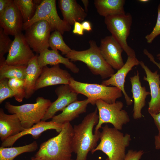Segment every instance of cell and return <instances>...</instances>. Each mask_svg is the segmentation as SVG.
<instances>
[{"instance_id": "6da1fadb", "label": "cell", "mask_w": 160, "mask_h": 160, "mask_svg": "<svg viewBox=\"0 0 160 160\" xmlns=\"http://www.w3.org/2000/svg\"><path fill=\"white\" fill-rule=\"evenodd\" d=\"M97 111L96 108L87 115L81 122L74 126L72 148L73 152L76 154L75 160H87L88 153L97 145L101 132L93 133V129L99 120Z\"/></svg>"}, {"instance_id": "7a4b0ae2", "label": "cell", "mask_w": 160, "mask_h": 160, "mask_svg": "<svg viewBox=\"0 0 160 160\" xmlns=\"http://www.w3.org/2000/svg\"><path fill=\"white\" fill-rule=\"evenodd\" d=\"M73 128L70 122L63 124L55 136L42 143L32 160H71Z\"/></svg>"}, {"instance_id": "3957f363", "label": "cell", "mask_w": 160, "mask_h": 160, "mask_svg": "<svg viewBox=\"0 0 160 160\" xmlns=\"http://www.w3.org/2000/svg\"><path fill=\"white\" fill-rule=\"evenodd\" d=\"M101 128L100 142L92 153L100 151L107 155L109 160H124L126 155V148L131 140L130 135L127 133L124 134L107 124Z\"/></svg>"}, {"instance_id": "277c9868", "label": "cell", "mask_w": 160, "mask_h": 160, "mask_svg": "<svg viewBox=\"0 0 160 160\" xmlns=\"http://www.w3.org/2000/svg\"><path fill=\"white\" fill-rule=\"evenodd\" d=\"M89 48L86 50H71L65 55L71 62L79 61L85 64L94 75L102 79L110 77L115 73L113 69L103 57L99 47L93 40L89 41Z\"/></svg>"}, {"instance_id": "5b68a950", "label": "cell", "mask_w": 160, "mask_h": 160, "mask_svg": "<svg viewBox=\"0 0 160 160\" xmlns=\"http://www.w3.org/2000/svg\"><path fill=\"white\" fill-rule=\"evenodd\" d=\"M52 103L49 100L38 97L35 103L15 105L7 102L5 108L9 113L17 114L23 128L28 129L41 121Z\"/></svg>"}, {"instance_id": "8992f818", "label": "cell", "mask_w": 160, "mask_h": 160, "mask_svg": "<svg viewBox=\"0 0 160 160\" xmlns=\"http://www.w3.org/2000/svg\"><path fill=\"white\" fill-rule=\"evenodd\" d=\"M69 85L77 93L86 96L89 100L90 104L93 105L98 100L108 103H113L122 96L121 91L116 87L106 86L102 84L82 82L75 80L73 77Z\"/></svg>"}, {"instance_id": "52a82bcc", "label": "cell", "mask_w": 160, "mask_h": 160, "mask_svg": "<svg viewBox=\"0 0 160 160\" xmlns=\"http://www.w3.org/2000/svg\"><path fill=\"white\" fill-rule=\"evenodd\" d=\"M104 22L111 36L119 44L127 57H135V51L127 43L132 22L129 13L110 15L105 17Z\"/></svg>"}, {"instance_id": "ba28073f", "label": "cell", "mask_w": 160, "mask_h": 160, "mask_svg": "<svg viewBox=\"0 0 160 160\" xmlns=\"http://www.w3.org/2000/svg\"><path fill=\"white\" fill-rule=\"evenodd\" d=\"M40 20H45L49 24L51 31L57 30L62 35L71 29V26L61 19L58 15L55 0H42L37 6L32 18L23 23V30L25 31L33 24Z\"/></svg>"}, {"instance_id": "9c48e42d", "label": "cell", "mask_w": 160, "mask_h": 160, "mask_svg": "<svg viewBox=\"0 0 160 160\" xmlns=\"http://www.w3.org/2000/svg\"><path fill=\"white\" fill-rule=\"evenodd\" d=\"M95 105L99 112V120L95 132L99 131L102 125L105 123L111 124L114 128L120 130L123 125L130 121L128 113L122 109L124 104L121 101H117L110 104L98 100L96 101Z\"/></svg>"}, {"instance_id": "30bf717a", "label": "cell", "mask_w": 160, "mask_h": 160, "mask_svg": "<svg viewBox=\"0 0 160 160\" xmlns=\"http://www.w3.org/2000/svg\"><path fill=\"white\" fill-rule=\"evenodd\" d=\"M25 31V39L34 51L39 54L48 49L51 30L50 25L47 21L44 20L37 21Z\"/></svg>"}, {"instance_id": "8fae6325", "label": "cell", "mask_w": 160, "mask_h": 160, "mask_svg": "<svg viewBox=\"0 0 160 160\" xmlns=\"http://www.w3.org/2000/svg\"><path fill=\"white\" fill-rule=\"evenodd\" d=\"M22 33L16 34L8 52L5 62L8 65L27 66L35 55Z\"/></svg>"}, {"instance_id": "7c38bea8", "label": "cell", "mask_w": 160, "mask_h": 160, "mask_svg": "<svg viewBox=\"0 0 160 160\" xmlns=\"http://www.w3.org/2000/svg\"><path fill=\"white\" fill-rule=\"evenodd\" d=\"M72 77L67 71L61 68L60 65L42 68L36 81L35 90L49 86L58 84H69Z\"/></svg>"}, {"instance_id": "4fadbf2b", "label": "cell", "mask_w": 160, "mask_h": 160, "mask_svg": "<svg viewBox=\"0 0 160 160\" xmlns=\"http://www.w3.org/2000/svg\"><path fill=\"white\" fill-rule=\"evenodd\" d=\"M99 47L103 57L113 69L118 70L123 66L124 63L122 53L124 51L112 36L101 39Z\"/></svg>"}, {"instance_id": "5bb4252c", "label": "cell", "mask_w": 160, "mask_h": 160, "mask_svg": "<svg viewBox=\"0 0 160 160\" xmlns=\"http://www.w3.org/2000/svg\"><path fill=\"white\" fill-rule=\"evenodd\" d=\"M23 23L21 15L14 0H10L4 13L0 17V28L7 35L15 36L22 33Z\"/></svg>"}, {"instance_id": "9a60e30c", "label": "cell", "mask_w": 160, "mask_h": 160, "mask_svg": "<svg viewBox=\"0 0 160 160\" xmlns=\"http://www.w3.org/2000/svg\"><path fill=\"white\" fill-rule=\"evenodd\" d=\"M55 92L57 98L52 103L42 121H46L52 119L57 112L62 111L69 104L77 100L78 94L73 91L69 84L61 85L56 89Z\"/></svg>"}, {"instance_id": "2e32d148", "label": "cell", "mask_w": 160, "mask_h": 160, "mask_svg": "<svg viewBox=\"0 0 160 160\" xmlns=\"http://www.w3.org/2000/svg\"><path fill=\"white\" fill-rule=\"evenodd\" d=\"M139 65L146 75L143 80L148 82L150 89L151 99L148 102V111L150 115L157 114L160 111V75L157 70L151 71L143 61H140Z\"/></svg>"}, {"instance_id": "e0dca14e", "label": "cell", "mask_w": 160, "mask_h": 160, "mask_svg": "<svg viewBox=\"0 0 160 160\" xmlns=\"http://www.w3.org/2000/svg\"><path fill=\"white\" fill-rule=\"evenodd\" d=\"M140 61L135 57H127V59L123 66L108 79L103 81L101 84L106 86L116 87L120 89L123 93L127 104L130 105L133 101L126 93L124 88L126 77L135 66L139 65Z\"/></svg>"}, {"instance_id": "ac0fdd59", "label": "cell", "mask_w": 160, "mask_h": 160, "mask_svg": "<svg viewBox=\"0 0 160 160\" xmlns=\"http://www.w3.org/2000/svg\"><path fill=\"white\" fill-rule=\"evenodd\" d=\"M63 126V124H57L51 121H41L30 128L25 129L18 134L7 138L2 142L1 146L12 147L18 140L26 135H31L33 138L38 139L43 132L48 130L54 129L59 133L61 131Z\"/></svg>"}, {"instance_id": "d6986e66", "label": "cell", "mask_w": 160, "mask_h": 160, "mask_svg": "<svg viewBox=\"0 0 160 160\" xmlns=\"http://www.w3.org/2000/svg\"><path fill=\"white\" fill-rule=\"evenodd\" d=\"M130 81L134 103L133 116L135 119H138L142 117L141 111L145 106L146 98L150 95V92L146 90L145 87L142 86L137 70L136 74L130 78Z\"/></svg>"}, {"instance_id": "ffe728a7", "label": "cell", "mask_w": 160, "mask_h": 160, "mask_svg": "<svg viewBox=\"0 0 160 160\" xmlns=\"http://www.w3.org/2000/svg\"><path fill=\"white\" fill-rule=\"evenodd\" d=\"M58 3L63 20L71 26L76 21H83L87 12L76 0H59Z\"/></svg>"}, {"instance_id": "44dd1931", "label": "cell", "mask_w": 160, "mask_h": 160, "mask_svg": "<svg viewBox=\"0 0 160 160\" xmlns=\"http://www.w3.org/2000/svg\"><path fill=\"white\" fill-rule=\"evenodd\" d=\"M24 129L17 114H7L2 108H0V138L2 142Z\"/></svg>"}, {"instance_id": "7402d4cb", "label": "cell", "mask_w": 160, "mask_h": 160, "mask_svg": "<svg viewBox=\"0 0 160 160\" xmlns=\"http://www.w3.org/2000/svg\"><path fill=\"white\" fill-rule=\"evenodd\" d=\"M38 61L41 68L48 65L54 66L62 64L73 73H77L79 71L76 65L69 59L62 56L57 50L48 49L44 50L38 55Z\"/></svg>"}, {"instance_id": "603a6c76", "label": "cell", "mask_w": 160, "mask_h": 160, "mask_svg": "<svg viewBox=\"0 0 160 160\" xmlns=\"http://www.w3.org/2000/svg\"><path fill=\"white\" fill-rule=\"evenodd\" d=\"M89 100L87 98L84 100L76 101L68 105L60 114L55 115L51 121L57 124H63L70 122L79 115L86 112Z\"/></svg>"}, {"instance_id": "cb8c5ba5", "label": "cell", "mask_w": 160, "mask_h": 160, "mask_svg": "<svg viewBox=\"0 0 160 160\" xmlns=\"http://www.w3.org/2000/svg\"><path fill=\"white\" fill-rule=\"evenodd\" d=\"M38 54L29 62L26 69V75L24 80V86L26 95L25 98L28 99L33 94L36 83L42 70L39 66Z\"/></svg>"}, {"instance_id": "d4e9b609", "label": "cell", "mask_w": 160, "mask_h": 160, "mask_svg": "<svg viewBox=\"0 0 160 160\" xmlns=\"http://www.w3.org/2000/svg\"><path fill=\"white\" fill-rule=\"evenodd\" d=\"M124 0H95L94 4L100 15L104 17L125 13Z\"/></svg>"}, {"instance_id": "484cf974", "label": "cell", "mask_w": 160, "mask_h": 160, "mask_svg": "<svg viewBox=\"0 0 160 160\" xmlns=\"http://www.w3.org/2000/svg\"><path fill=\"white\" fill-rule=\"evenodd\" d=\"M38 148L36 141L24 146L17 147H0V160H13L19 155L35 151Z\"/></svg>"}, {"instance_id": "4316f807", "label": "cell", "mask_w": 160, "mask_h": 160, "mask_svg": "<svg viewBox=\"0 0 160 160\" xmlns=\"http://www.w3.org/2000/svg\"><path fill=\"white\" fill-rule=\"evenodd\" d=\"M5 58L0 59V79L17 78L24 80L26 75L27 66L9 65Z\"/></svg>"}, {"instance_id": "83f0119b", "label": "cell", "mask_w": 160, "mask_h": 160, "mask_svg": "<svg viewBox=\"0 0 160 160\" xmlns=\"http://www.w3.org/2000/svg\"><path fill=\"white\" fill-rule=\"evenodd\" d=\"M42 1L14 0L21 15L24 23L32 18L35 13L37 6Z\"/></svg>"}, {"instance_id": "f1b7e54d", "label": "cell", "mask_w": 160, "mask_h": 160, "mask_svg": "<svg viewBox=\"0 0 160 160\" xmlns=\"http://www.w3.org/2000/svg\"><path fill=\"white\" fill-rule=\"evenodd\" d=\"M49 44L52 49L59 50L62 55H65L72 50L65 43L62 33L57 30L51 34Z\"/></svg>"}, {"instance_id": "f546056e", "label": "cell", "mask_w": 160, "mask_h": 160, "mask_svg": "<svg viewBox=\"0 0 160 160\" xmlns=\"http://www.w3.org/2000/svg\"><path fill=\"white\" fill-rule=\"evenodd\" d=\"M8 84L14 93L15 99L18 102H22L26 95L24 80L17 78L10 79Z\"/></svg>"}, {"instance_id": "4dcf8cb0", "label": "cell", "mask_w": 160, "mask_h": 160, "mask_svg": "<svg viewBox=\"0 0 160 160\" xmlns=\"http://www.w3.org/2000/svg\"><path fill=\"white\" fill-rule=\"evenodd\" d=\"M12 42L8 35L0 28V59L5 58L4 55L9 52Z\"/></svg>"}, {"instance_id": "1f68e13d", "label": "cell", "mask_w": 160, "mask_h": 160, "mask_svg": "<svg viewBox=\"0 0 160 160\" xmlns=\"http://www.w3.org/2000/svg\"><path fill=\"white\" fill-rule=\"evenodd\" d=\"M9 79H0V103L5 100L14 96V93L8 84Z\"/></svg>"}, {"instance_id": "d6a6232c", "label": "cell", "mask_w": 160, "mask_h": 160, "mask_svg": "<svg viewBox=\"0 0 160 160\" xmlns=\"http://www.w3.org/2000/svg\"><path fill=\"white\" fill-rule=\"evenodd\" d=\"M160 35V4L157 7V16L156 22L155 26L151 32L147 35L145 37L147 43L152 42L158 36Z\"/></svg>"}, {"instance_id": "836d02e7", "label": "cell", "mask_w": 160, "mask_h": 160, "mask_svg": "<svg viewBox=\"0 0 160 160\" xmlns=\"http://www.w3.org/2000/svg\"><path fill=\"white\" fill-rule=\"evenodd\" d=\"M144 152L142 150L139 151L129 150L126 154L124 160H140Z\"/></svg>"}, {"instance_id": "e575fe53", "label": "cell", "mask_w": 160, "mask_h": 160, "mask_svg": "<svg viewBox=\"0 0 160 160\" xmlns=\"http://www.w3.org/2000/svg\"><path fill=\"white\" fill-rule=\"evenodd\" d=\"M84 30L81 24L78 21L75 22L73 31V33L79 35H82L84 34Z\"/></svg>"}, {"instance_id": "d590c367", "label": "cell", "mask_w": 160, "mask_h": 160, "mask_svg": "<svg viewBox=\"0 0 160 160\" xmlns=\"http://www.w3.org/2000/svg\"><path fill=\"white\" fill-rule=\"evenodd\" d=\"M153 119L155 124L156 126L158 131L157 136L160 139V111L157 114L151 115Z\"/></svg>"}, {"instance_id": "8d00e7d4", "label": "cell", "mask_w": 160, "mask_h": 160, "mask_svg": "<svg viewBox=\"0 0 160 160\" xmlns=\"http://www.w3.org/2000/svg\"><path fill=\"white\" fill-rule=\"evenodd\" d=\"M10 0H0V17L5 11Z\"/></svg>"}, {"instance_id": "74e56055", "label": "cell", "mask_w": 160, "mask_h": 160, "mask_svg": "<svg viewBox=\"0 0 160 160\" xmlns=\"http://www.w3.org/2000/svg\"><path fill=\"white\" fill-rule=\"evenodd\" d=\"M143 52L144 54L147 56L150 59V60L154 64H155L160 70V63L156 61L153 55L151 53H149L146 49H144Z\"/></svg>"}, {"instance_id": "f35d334b", "label": "cell", "mask_w": 160, "mask_h": 160, "mask_svg": "<svg viewBox=\"0 0 160 160\" xmlns=\"http://www.w3.org/2000/svg\"><path fill=\"white\" fill-rule=\"evenodd\" d=\"M84 30L89 32L92 30V27L90 22L88 21H83L81 23Z\"/></svg>"}, {"instance_id": "ab89813d", "label": "cell", "mask_w": 160, "mask_h": 160, "mask_svg": "<svg viewBox=\"0 0 160 160\" xmlns=\"http://www.w3.org/2000/svg\"><path fill=\"white\" fill-rule=\"evenodd\" d=\"M155 148L158 150L160 149V139L157 135L154 137Z\"/></svg>"}, {"instance_id": "60d3db41", "label": "cell", "mask_w": 160, "mask_h": 160, "mask_svg": "<svg viewBox=\"0 0 160 160\" xmlns=\"http://www.w3.org/2000/svg\"><path fill=\"white\" fill-rule=\"evenodd\" d=\"M84 7L85 11L87 12L88 11V7L89 5V1L88 0H82Z\"/></svg>"}, {"instance_id": "b9f144b4", "label": "cell", "mask_w": 160, "mask_h": 160, "mask_svg": "<svg viewBox=\"0 0 160 160\" xmlns=\"http://www.w3.org/2000/svg\"><path fill=\"white\" fill-rule=\"evenodd\" d=\"M139 1L141 3H145L149 2L150 1L149 0H139Z\"/></svg>"}, {"instance_id": "7bdbcfd3", "label": "cell", "mask_w": 160, "mask_h": 160, "mask_svg": "<svg viewBox=\"0 0 160 160\" xmlns=\"http://www.w3.org/2000/svg\"><path fill=\"white\" fill-rule=\"evenodd\" d=\"M156 57H157V59L159 60H160V53L158 54L157 55H156Z\"/></svg>"}, {"instance_id": "ee69618b", "label": "cell", "mask_w": 160, "mask_h": 160, "mask_svg": "<svg viewBox=\"0 0 160 160\" xmlns=\"http://www.w3.org/2000/svg\"><path fill=\"white\" fill-rule=\"evenodd\" d=\"M105 160H109V159H108V158H107L105 159Z\"/></svg>"}, {"instance_id": "f6af8a7d", "label": "cell", "mask_w": 160, "mask_h": 160, "mask_svg": "<svg viewBox=\"0 0 160 160\" xmlns=\"http://www.w3.org/2000/svg\"><path fill=\"white\" fill-rule=\"evenodd\" d=\"M31 160H32L31 159ZM71 160H73L72 159Z\"/></svg>"}]
</instances>
